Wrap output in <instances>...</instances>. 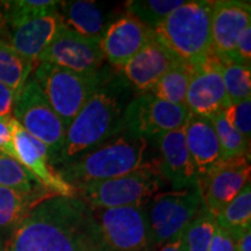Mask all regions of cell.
Returning a JSON list of instances; mask_svg holds the SVG:
<instances>
[{"mask_svg": "<svg viewBox=\"0 0 251 251\" xmlns=\"http://www.w3.org/2000/svg\"><path fill=\"white\" fill-rule=\"evenodd\" d=\"M62 1L58 0H13V1H2L5 12L2 14L12 29L34 20L43 15L58 12Z\"/></svg>", "mask_w": 251, "mask_h": 251, "instance_id": "cb8c5ba5", "label": "cell"}, {"mask_svg": "<svg viewBox=\"0 0 251 251\" xmlns=\"http://www.w3.org/2000/svg\"><path fill=\"white\" fill-rule=\"evenodd\" d=\"M181 234L179 235V236L174 238V240H171L170 242L165 243L164 246H162L159 251H185L183 235Z\"/></svg>", "mask_w": 251, "mask_h": 251, "instance_id": "74e56055", "label": "cell"}, {"mask_svg": "<svg viewBox=\"0 0 251 251\" xmlns=\"http://www.w3.org/2000/svg\"><path fill=\"white\" fill-rule=\"evenodd\" d=\"M249 26H251V6L249 1H213L211 18L212 52L221 63L233 62L237 37Z\"/></svg>", "mask_w": 251, "mask_h": 251, "instance_id": "9a60e30c", "label": "cell"}, {"mask_svg": "<svg viewBox=\"0 0 251 251\" xmlns=\"http://www.w3.org/2000/svg\"><path fill=\"white\" fill-rule=\"evenodd\" d=\"M222 78L230 103L251 99L250 67L236 62L222 63Z\"/></svg>", "mask_w": 251, "mask_h": 251, "instance_id": "4dcf8cb0", "label": "cell"}, {"mask_svg": "<svg viewBox=\"0 0 251 251\" xmlns=\"http://www.w3.org/2000/svg\"><path fill=\"white\" fill-rule=\"evenodd\" d=\"M155 39L151 28L130 14L109 24L101 36V49L109 65L120 71L131 57Z\"/></svg>", "mask_w": 251, "mask_h": 251, "instance_id": "2e32d148", "label": "cell"}, {"mask_svg": "<svg viewBox=\"0 0 251 251\" xmlns=\"http://www.w3.org/2000/svg\"><path fill=\"white\" fill-rule=\"evenodd\" d=\"M229 124L250 143L251 137V99L230 103L224 111Z\"/></svg>", "mask_w": 251, "mask_h": 251, "instance_id": "1f68e13d", "label": "cell"}, {"mask_svg": "<svg viewBox=\"0 0 251 251\" xmlns=\"http://www.w3.org/2000/svg\"><path fill=\"white\" fill-rule=\"evenodd\" d=\"M46 198L27 196L12 188L0 186V227L17 226L31 208Z\"/></svg>", "mask_w": 251, "mask_h": 251, "instance_id": "484cf974", "label": "cell"}, {"mask_svg": "<svg viewBox=\"0 0 251 251\" xmlns=\"http://www.w3.org/2000/svg\"><path fill=\"white\" fill-rule=\"evenodd\" d=\"M190 112L185 106L158 99L151 93L134 97L125 111L122 133L152 139L181 128Z\"/></svg>", "mask_w": 251, "mask_h": 251, "instance_id": "30bf717a", "label": "cell"}, {"mask_svg": "<svg viewBox=\"0 0 251 251\" xmlns=\"http://www.w3.org/2000/svg\"><path fill=\"white\" fill-rule=\"evenodd\" d=\"M184 2V0H130L126 2V9L128 14L139 19L153 30L157 25Z\"/></svg>", "mask_w": 251, "mask_h": 251, "instance_id": "f1b7e54d", "label": "cell"}, {"mask_svg": "<svg viewBox=\"0 0 251 251\" xmlns=\"http://www.w3.org/2000/svg\"><path fill=\"white\" fill-rule=\"evenodd\" d=\"M134 97L133 86L121 72L106 68L101 83L69 126L57 165L121 134L125 111Z\"/></svg>", "mask_w": 251, "mask_h": 251, "instance_id": "7a4b0ae2", "label": "cell"}, {"mask_svg": "<svg viewBox=\"0 0 251 251\" xmlns=\"http://www.w3.org/2000/svg\"><path fill=\"white\" fill-rule=\"evenodd\" d=\"M216 226V218L202 205L181 234L185 251H208Z\"/></svg>", "mask_w": 251, "mask_h": 251, "instance_id": "83f0119b", "label": "cell"}, {"mask_svg": "<svg viewBox=\"0 0 251 251\" xmlns=\"http://www.w3.org/2000/svg\"><path fill=\"white\" fill-rule=\"evenodd\" d=\"M102 251H150L153 244L143 206L92 209Z\"/></svg>", "mask_w": 251, "mask_h": 251, "instance_id": "ba28073f", "label": "cell"}, {"mask_svg": "<svg viewBox=\"0 0 251 251\" xmlns=\"http://www.w3.org/2000/svg\"><path fill=\"white\" fill-rule=\"evenodd\" d=\"M119 135L62 164L57 174L65 183L76 187L120 177L148 165V140L126 133Z\"/></svg>", "mask_w": 251, "mask_h": 251, "instance_id": "3957f363", "label": "cell"}, {"mask_svg": "<svg viewBox=\"0 0 251 251\" xmlns=\"http://www.w3.org/2000/svg\"><path fill=\"white\" fill-rule=\"evenodd\" d=\"M62 27L63 21L58 12L43 15L13 28L8 43L25 62L35 69L40 55Z\"/></svg>", "mask_w": 251, "mask_h": 251, "instance_id": "d6986e66", "label": "cell"}, {"mask_svg": "<svg viewBox=\"0 0 251 251\" xmlns=\"http://www.w3.org/2000/svg\"><path fill=\"white\" fill-rule=\"evenodd\" d=\"M106 68L103 65L94 74H78L49 63H39L33 78L68 129L101 83Z\"/></svg>", "mask_w": 251, "mask_h": 251, "instance_id": "5b68a950", "label": "cell"}, {"mask_svg": "<svg viewBox=\"0 0 251 251\" xmlns=\"http://www.w3.org/2000/svg\"><path fill=\"white\" fill-rule=\"evenodd\" d=\"M180 59L168 48L153 39L121 69V75L134 89L150 93L157 81Z\"/></svg>", "mask_w": 251, "mask_h": 251, "instance_id": "ac0fdd59", "label": "cell"}, {"mask_svg": "<svg viewBox=\"0 0 251 251\" xmlns=\"http://www.w3.org/2000/svg\"><path fill=\"white\" fill-rule=\"evenodd\" d=\"M159 159L157 168L163 179L170 181L175 190L197 186L199 175L188 152L184 126L157 137Z\"/></svg>", "mask_w": 251, "mask_h": 251, "instance_id": "e0dca14e", "label": "cell"}, {"mask_svg": "<svg viewBox=\"0 0 251 251\" xmlns=\"http://www.w3.org/2000/svg\"><path fill=\"white\" fill-rule=\"evenodd\" d=\"M9 127L13 135L17 161L29 170L51 194L64 197L76 196L75 188L65 183L57 171L52 169L49 162L48 149L45 144L27 133L14 118L9 120Z\"/></svg>", "mask_w": 251, "mask_h": 251, "instance_id": "5bb4252c", "label": "cell"}, {"mask_svg": "<svg viewBox=\"0 0 251 251\" xmlns=\"http://www.w3.org/2000/svg\"><path fill=\"white\" fill-rule=\"evenodd\" d=\"M101 37H89L69 29L63 25L52 42L37 59L78 74H94L103 67L105 55Z\"/></svg>", "mask_w": 251, "mask_h": 251, "instance_id": "8fae6325", "label": "cell"}, {"mask_svg": "<svg viewBox=\"0 0 251 251\" xmlns=\"http://www.w3.org/2000/svg\"><path fill=\"white\" fill-rule=\"evenodd\" d=\"M9 120H11V119H9ZM9 120L0 119V152L17 159L13 142V135H12L11 127H9Z\"/></svg>", "mask_w": 251, "mask_h": 251, "instance_id": "d590c367", "label": "cell"}, {"mask_svg": "<svg viewBox=\"0 0 251 251\" xmlns=\"http://www.w3.org/2000/svg\"><path fill=\"white\" fill-rule=\"evenodd\" d=\"M201 207L202 200L198 186L153 196L148 213L153 247L164 246L179 236Z\"/></svg>", "mask_w": 251, "mask_h": 251, "instance_id": "9c48e42d", "label": "cell"}, {"mask_svg": "<svg viewBox=\"0 0 251 251\" xmlns=\"http://www.w3.org/2000/svg\"><path fill=\"white\" fill-rule=\"evenodd\" d=\"M184 131L188 152L200 177L213 165L222 161L218 135L208 118L193 114L188 115L184 125Z\"/></svg>", "mask_w": 251, "mask_h": 251, "instance_id": "ffe728a7", "label": "cell"}, {"mask_svg": "<svg viewBox=\"0 0 251 251\" xmlns=\"http://www.w3.org/2000/svg\"><path fill=\"white\" fill-rule=\"evenodd\" d=\"M216 224L226 230L251 226V184L248 183L240 193L216 216Z\"/></svg>", "mask_w": 251, "mask_h": 251, "instance_id": "f546056e", "label": "cell"}, {"mask_svg": "<svg viewBox=\"0 0 251 251\" xmlns=\"http://www.w3.org/2000/svg\"><path fill=\"white\" fill-rule=\"evenodd\" d=\"M185 105L190 114L205 118L230 105L222 78V63L213 52L192 65Z\"/></svg>", "mask_w": 251, "mask_h": 251, "instance_id": "4fadbf2b", "label": "cell"}, {"mask_svg": "<svg viewBox=\"0 0 251 251\" xmlns=\"http://www.w3.org/2000/svg\"><path fill=\"white\" fill-rule=\"evenodd\" d=\"M6 251H102L92 209L77 196H50L15 227Z\"/></svg>", "mask_w": 251, "mask_h": 251, "instance_id": "6da1fadb", "label": "cell"}, {"mask_svg": "<svg viewBox=\"0 0 251 251\" xmlns=\"http://www.w3.org/2000/svg\"><path fill=\"white\" fill-rule=\"evenodd\" d=\"M163 177L157 168V159L130 174L78 185L76 196L91 209H108L119 207L144 206L162 186Z\"/></svg>", "mask_w": 251, "mask_h": 251, "instance_id": "8992f818", "label": "cell"}, {"mask_svg": "<svg viewBox=\"0 0 251 251\" xmlns=\"http://www.w3.org/2000/svg\"><path fill=\"white\" fill-rule=\"evenodd\" d=\"M192 65L179 61L172 67L151 90L158 99L186 107V94L190 84Z\"/></svg>", "mask_w": 251, "mask_h": 251, "instance_id": "603a6c76", "label": "cell"}, {"mask_svg": "<svg viewBox=\"0 0 251 251\" xmlns=\"http://www.w3.org/2000/svg\"><path fill=\"white\" fill-rule=\"evenodd\" d=\"M2 25H4V18H2V13H0V29H1Z\"/></svg>", "mask_w": 251, "mask_h": 251, "instance_id": "f35d334b", "label": "cell"}, {"mask_svg": "<svg viewBox=\"0 0 251 251\" xmlns=\"http://www.w3.org/2000/svg\"><path fill=\"white\" fill-rule=\"evenodd\" d=\"M233 62L250 67L251 64V26L247 27L240 36L237 37L235 45Z\"/></svg>", "mask_w": 251, "mask_h": 251, "instance_id": "d6a6232c", "label": "cell"}, {"mask_svg": "<svg viewBox=\"0 0 251 251\" xmlns=\"http://www.w3.org/2000/svg\"><path fill=\"white\" fill-rule=\"evenodd\" d=\"M228 231L235 241V251H251V226Z\"/></svg>", "mask_w": 251, "mask_h": 251, "instance_id": "8d00e7d4", "label": "cell"}, {"mask_svg": "<svg viewBox=\"0 0 251 251\" xmlns=\"http://www.w3.org/2000/svg\"><path fill=\"white\" fill-rule=\"evenodd\" d=\"M58 11L63 25L84 36L101 37L107 29V15L96 1L70 0L62 1Z\"/></svg>", "mask_w": 251, "mask_h": 251, "instance_id": "44dd1931", "label": "cell"}, {"mask_svg": "<svg viewBox=\"0 0 251 251\" xmlns=\"http://www.w3.org/2000/svg\"><path fill=\"white\" fill-rule=\"evenodd\" d=\"M213 1L191 0L153 28L156 39L180 61L193 65L212 54Z\"/></svg>", "mask_w": 251, "mask_h": 251, "instance_id": "277c9868", "label": "cell"}, {"mask_svg": "<svg viewBox=\"0 0 251 251\" xmlns=\"http://www.w3.org/2000/svg\"><path fill=\"white\" fill-rule=\"evenodd\" d=\"M15 98H17V93L0 83V119L9 120L13 118Z\"/></svg>", "mask_w": 251, "mask_h": 251, "instance_id": "e575fe53", "label": "cell"}, {"mask_svg": "<svg viewBox=\"0 0 251 251\" xmlns=\"http://www.w3.org/2000/svg\"><path fill=\"white\" fill-rule=\"evenodd\" d=\"M0 186L12 188L27 196L48 198L51 194L29 170L11 156L0 152Z\"/></svg>", "mask_w": 251, "mask_h": 251, "instance_id": "7402d4cb", "label": "cell"}, {"mask_svg": "<svg viewBox=\"0 0 251 251\" xmlns=\"http://www.w3.org/2000/svg\"><path fill=\"white\" fill-rule=\"evenodd\" d=\"M212 121L221 147L222 161L250 157V143L226 119L224 111L208 118Z\"/></svg>", "mask_w": 251, "mask_h": 251, "instance_id": "4316f807", "label": "cell"}, {"mask_svg": "<svg viewBox=\"0 0 251 251\" xmlns=\"http://www.w3.org/2000/svg\"><path fill=\"white\" fill-rule=\"evenodd\" d=\"M33 70L34 68L25 62L8 42L0 39V83L18 96Z\"/></svg>", "mask_w": 251, "mask_h": 251, "instance_id": "d4e9b609", "label": "cell"}, {"mask_svg": "<svg viewBox=\"0 0 251 251\" xmlns=\"http://www.w3.org/2000/svg\"><path fill=\"white\" fill-rule=\"evenodd\" d=\"M208 251H235V241L231 234L216 226Z\"/></svg>", "mask_w": 251, "mask_h": 251, "instance_id": "836d02e7", "label": "cell"}, {"mask_svg": "<svg viewBox=\"0 0 251 251\" xmlns=\"http://www.w3.org/2000/svg\"><path fill=\"white\" fill-rule=\"evenodd\" d=\"M250 162L248 157L221 161L200 176L197 186L202 205L213 215L228 205L248 183H250Z\"/></svg>", "mask_w": 251, "mask_h": 251, "instance_id": "7c38bea8", "label": "cell"}, {"mask_svg": "<svg viewBox=\"0 0 251 251\" xmlns=\"http://www.w3.org/2000/svg\"><path fill=\"white\" fill-rule=\"evenodd\" d=\"M13 118L27 133L45 144L50 164L57 165L68 129L33 77L28 78L15 98Z\"/></svg>", "mask_w": 251, "mask_h": 251, "instance_id": "52a82bcc", "label": "cell"}]
</instances>
